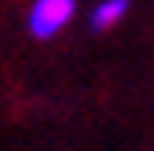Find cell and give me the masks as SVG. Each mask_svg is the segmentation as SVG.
Here are the masks:
<instances>
[{
    "label": "cell",
    "instance_id": "1",
    "mask_svg": "<svg viewBox=\"0 0 154 151\" xmlns=\"http://www.w3.org/2000/svg\"><path fill=\"white\" fill-rule=\"evenodd\" d=\"M75 7H79V0H32V4H29V14H25L29 36L32 40L61 36V33L72 25Z\"/></svg>",
    "mask_w": 154,
    "mask_h": 151
},
{
    "label": "cell",
    "instance_id": "2",
    "mask_svg": "<svg viewBox=\"0 0 154 151\" xmlns=\"http://www.w3.org/2000/svg\"><path fill=\"white\" fill-rule=\"evenodd\" d=\"M125 14H129V0H97V7L90 11V25L97 33H104V29L118 25Z\"/></svg>",
    "mask_w": 154,
    "mask_h": 151
}]
</instances>
